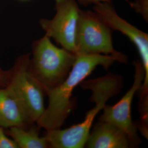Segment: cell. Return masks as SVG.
<instances>
[{"mask_svg": "<svg viewBox=\"0 0 148 148\" xmlns=\"http://www.w3.org/2000/svg\"><path fill=\"white\" fill-rule=\"evenodd\" d=\"M10 75V70H4L0 68V87H6Z\"/></svg>", "mask_w": 148, "mask_h": 148, "instance_id": "5bb4252c", "label": "cell"}, {"mask_svg": "<svg viewBox=\"0 0 148 148\" xmlns=\"http://www.w3.org/2000/svg\"><path fill=\"white\" fill-rule=\"evenodd\" d=\"M32 52L29 70L45 92L66 79L76 58V53L56 46L46 35L32 42Z\"/></svg>", "mask_w": 148, "mask_h": 148, "instance_id": "3957f363", "label": "cell"}, {"mask_svg": "<svg viewBox=\"0 0 148 148\" xmlns=\"http://www.w3.org/2000/svg\"><path fill=\"white\" fill-rule=\"evenodd\" d=\"M30 53L23 54L16 58L10 69L6 87L15 95L32 122L36 123L46 108L44 100L45 92L30 71Z\"/></svg>", "mask_w": 148, "mask_h": 148, "instance_id": "5b68a950", "label": "cell"}, {"mask_svg": "<svg viewBox=\"0 0 148 148\" xmlns=\"http://www.w3.org/2000/svg\"><path fill=\"white\" fill-rule=\"evenodd\" d=\"M116 62L126 63L123 59L112 55L76 54L74 65L66 79L58 87L45 91L48 103L36 123L37 126L46 131L62 128L73 109L71 97L76 87L98 66L106 70Z\"/></svg>", "mask_w": 148, "mask_h": 148, "instance_id": "6da1fadb", "label": "cell"}, {"mask_svg": "<svg viewBox=\"0 0 148 148\" xmlns=\"http://www.w3.org/2000/svg\"><path fill=\"white\" fill-rule=\"evenodd\" d=\"M112 32L95 11L81 9L75 35L76 54L112 55L127 63V56L114 47Z\"/></svg>", "mask_w": 148, "mask_h": 148, "instance_id": "277c9868", "label": "cell"}, {"mask_svg": "<svg viewBox=\"0 0 148 148\" xmlns=\"http://www.w3.org/2000/svg\"><path fill=\"white\" fill-rule=\"evenodd\" d=\"M56 14L52 19H41L40 25L46 35L61 47L76 53L75 35L79 16L77 0H54Z\"/></svg>", "mask_w": 148, "mask_h": 148, "instance_id": "8992f818", "label": "cell"}, {"mask_svg": "<svg viewBox=\"0 0 148 148\" xmlns=\"http://www.w3.org/2000/svg\"><path fill=\"white\" fill-rule=\"evenodd\" d=\"M40 128L37 125L27 128L11 127L7 129L6 133L16 142L18 148H49L45 136H40Z\"/></svg>", "mask_w": 148, "mask_h": 148, "instance_id": "8fae6325", "label": "cell"}, {"mask_svg": "<svg viewBox=\"0 0 148 148\" xmlns=\"http://www.w3.org/2000/svg\"><path fill=\"white\" fill-rule=\"evenodd\" d=\"M88 148H131L130 139L126 132L116 125L100 121L96 123L85 146Z\"/></svg>", "mask_w": 148, "mask_h": 148, "instance_id": "9c48e42d", "label": "cell"}, {"mask_svg": "<svg viewBox=\"0 0 148 148\" xmlns=\"http://www.w3.org/2000/svg\"><path fill=\"white\" fill-rule=\"evenodd\" d=\"M135 68L132 85L121 99L114 106L104 107L103 113L99 120L108 122L121 128L127 134L131 147H137L140 143L137 133V128L131 117V106L136 93L140 90L144 79V70L140 60L133 63Z\"/></svg>", "mask_w": 148, "mask_h": 148, "instance_id": "ba28073f", "label": "cell"}, {"mask_svg": "<svg viewBox=\"0 0 148 148\" xmlns=\"http://www.w3.org/2000/svg\"><path fill=\"white\" fill-rule=\"evenodd\" d=\"M129 5L137 14L142 16L143 19L148 23V0H134L130 2Z\"/></svg>", "mask_w": 148, "mask_h": 148, "instance_id": "7c38bea8", "label": "cell"}, {"mask_svg": "<svg viewBox=\"0 0 148 148\" xmlns=\"http://www.w3.org/2000/svg\"><path fill=\"white\" fill-rule=\"evenodd\" d=\"M79 85L84 90L92 91L89 101L95 106L86 114L83 121L65 129L46 131L45 137L49 148H83L98 114L103 109L107 101L116 95L123 86L120 75L109 73L104 76L83 81Z\"/></svg>", "mask_w": 148, "mask_h": 148, "instance_id": "7a4b0ae2", "label": "cell"}, {"mask_svg": "<svg viewBox=\"0 0 148 148\" xmlns=\"http://www.w3.org/2000/svg\"><path fill=\"white\" fill-rule=\"evenodd\" d=\"M34 124L11 90L6 87H0V126L5 129L27 128Z\"/></svg>", "mask_w": 148, "mask_h": 148, "instance_id": "30bf717a", "label": "cell"}, {"mask_svg": "<svg viewBox=\"0 0 148 148\" xmlns=\"http://www.w3.org/2000/svg\"><path fill=\"white\" fill-rule=\"evenodd\" d=\"M0 148H18L16 142L8 137L5 128L0 126Z\"/></svg>", "mask_w": 148, "mask_h": 148, "instance_id": "4fadbf2b", "label": "cell"}, {"mask_svg": "<svg viewBox=\"0 0 148 148\" xmlns=\"http://www.w3.org/2000/svg\"><path fill=\"white\" fill-rule=\"evenodd\" d=\"M97 12L112 30L120 32L134 45L137 49L144 70V79L140 90V101H148V34L134 27L119 15L110 1L93 5Z\"/></svg>", "mask_w": 148, "mask_h": 148, "instance_id": "52a82bcc", "label": "cell"}, {"mask_svg": "<svg viewBox=\"0 0 148 148\" xmlns=\"http://www.w3.org/2000/svg\"><path fill=\"white\" fill-rule=\"evenodd\" d=\"M23 1H26V0H23Z\"/></svg>", "mask_w": 148, "mask_h": 148, "instance_id": "2e32d148", "label": "cell"}, {"mask_svg": "<svg viewBox=\"0 0 148 148\" xmlns=\"http://www.w3.org/2000/svg\"><path fill=\"white\" fill-rule=\"evenodd\" d=\"M77 2H79V5H83L85 7H87L88 5H95L96 3H99V2H106L108 1H110V0H77ZM126 1L127 3H129L130 2V0H123Z\"/></svg>", "mask_w": 148, "mask_h": 148, "instance_id": "9a60e30c", "label": "cell"}]
</instances>
